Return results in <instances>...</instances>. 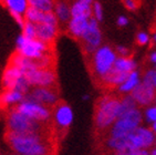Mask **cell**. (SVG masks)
<instances>
[{
	"label": "cell",
	"instance_id": "d4e9b609",
	"mask_svg": "<svg viewBox=\"0 0 156 155\" xmlns=\"http://www.w3.org/2000/svg\"><path fill=\"white\" fill-rule=\"evenodd\" d=\"M54 5H55L54 0H29V7H32L44 13L53 11Z\"/></svg>",
	"mask_w": 156,
	"mask_h": 155
},
{
	"label": "cell",
	"instance_id": "44dd1931",
	"mask_svg": "<svg viewBox=\"0 0 156 155\" xmlns=\"http://www.w3.org/2000/svg\"><path fill=\"white\" fill-rule=\"evenodd\" d=\"M53 12L55 17H57L58 21H59V23L62 24L68 23V21L72 17L71 16V7L64 0H58V1H55Z\"/></svg>",
	"mask_w": 156,
	"mask_h": 155
},
{
	"label": "cell",
	"instance_id": "f6af8a7d",
	"mask_svg": "<svg viewBox=\"0 0 156 155\" xmlns=\"http://www.w3.org/2000/svg\"><path fill=\"white\" fill-rule=\"evenodd\" d=\"M154 104H155V105H156V99H155V103H154Z\"/></svg>",
	"mask_w": 156,
	"mask_h": 155
},
{
	"label": "cell",
	"instance_id": "8992f818",
	"mask_svg": "<svg viewBox=\"0 0 156 155\" xmlns=\"http://www.w3.org/2000/svg\"><path fill=\"white\" fill-rule=\"evenodd\" d=\"M51 47L39 39H28L22 34L16 40V52L31 60H39L47 53H51Z\"/></svg>",
	"mask_w": 156,
	"mask_h": 155
},
{
	"label": "cell",
	"instance_id": "ee69618b",
	"mask_svg": "<svg viewBox=\"0 0 156 155\" xmlns=\"http://www.w3.org/2000/svg\"><path fill=\"white\" fill-rule=\"evenodd\" d=\"M152 39H153V42H154V43H155V45H156V31H155V32H154V34H153V38H152Z\"/></svg>",
	"mask_w": 156,
	"mask_h": 155
},
{
	"label": "cell",
	"instance_id": "7bdbcfd3",
	"mask_svg": "<svg viewBox=\"0 0 156 155\" xmlns=\"http://www.w3.org/2000/svg\"><path fill=\"white\" fill-rule=\"evenodd\" d=\"M79 1H83V2H87V3H90V5H92L95 0H79Z\"/></svg>",
	"mask_w": 156,
	"mask_h": 155
},
{
	"label": "cell",
	"instance_id": "4fadbf2b",
	"mask_svg": "<svg viewBox=\"0 0 156 155\" xmlns=\"http://www.w3.org/2000/svg\"><path fill=\"white\" fill-rule=\"evenodd\" d=\"M74 113L68 103L59 102L52 109V121L59 131H66L72 125Z\"/></svg>",
	"mask_w": 156,
	"mask_h": 155
},
{
	"label": "cell",
	"instance_id": "603a6c76",
	"mask_svg": "<svg viewBox=\"0 0 156 155\" xmlns=\"http://www.w3.org/2000/svg\"><path fill=\"white\" fill-rule=\"evenodd\" d=\"M71 16L72 17H85L92 18V5L83 1L74 0L71 5Z\"/></svg>",
	"mask_w": 156,
	"mask_h": 155
},
{
	"label": "cell",
	"instance_id": "5b68a950",
	"mask_svg": "<svg viewBox=\"0 0 156 155\" xmlns=\"http://www.w3.org/2000/svg\"><path fill=\"white\" fill-rule=\"evenodd\" d=\"M143 111L140 107L122 114L108 131V136L119 137L127 135L143 123Z\"/></svg>",
	"mask_w": 156,
	"mask_h": 155
},
{
	"label": "cell",
	"instance_id": "4316f807",
	"mask_svg": "<svg viewBox=\"0 0 156 155\" xmlns=\"http://www.w3.org/2000/svg\"><path fill=\"white\" fill-rule=\"evenodd\" d=\"M120 104H121V115L129 111H132L136 109L137 104H136L135 100L133 99L131 94H125V96H120Z\"/></svg>",
	"mask_w": 156,
	"mask_h": 155
},
{
	"label": "cell",
	"instance_id": "836d02e7",
	"mask_svg": "<svg viewBox=\"0 0 156 155\" xmlns=\"http://www.w3.org/2000/svg\"><path fill=\"white\" fill-rule=\"evenodd\" d=\"M136 151L137 150H133L131 147H125V149H122L120 151L113 152L112 155H136Z\"/></svg>",
	"mask_w": 156,
	"mask_h": 155
},
{
	"label": "cell",
	"instance_id": "1f68e13d",
	"mask_svg": "<svg viewBox=\"0 0 156 155\" xmlns=\"http://www.w3.org/2000/svg\"><path fill=\"white\" fill-rule=\"evenodd\" d=\"M114 50L116 52L117 57H129V54H131L129 49L125 45H116V48Z\"/></svg>",
	"mask_w": 156,
	"mask_h": 155
},
{
	"label": "cell",
	"instance_id": "9c48e42d",
	"mask_svg": "<svg viewBox=\"0 0 156 155\" xmlns=\"http://www.w3.org/2000/svg\"><path fill=\"white\" fill-rule=\"evenodd\" d=\"M81 41L84 53L87 54L89 57L92 56L94 53V51L102 45L103 36L99 21L95 20L94 18H90L87 28L84 34L82 36Z\"/></svg>",
	"mask_w": 156,
	"mask_h": 155
},
{
	"label": "cell",
	"instance_id": "cb8c5ba5",
	"mask_svg": "<svg viewBox=\"0 0 156 155\" xmlns=\"http://www.w3.org/2000/svg\"><path fill=\"white\" fill-rule=\"evenodd\" d=\"M113 68L117 71L129 74L134 70H137V63L131 57H117Z\"/></svg>",
	"mask_w": 156,
	"mask_h": 155
},
{
	"label": "cell",
	"instance_id": "bcb514c9",
	"mask_svg": "<svg viewBox=\"0 0 156 155\" xmlns=\"http://www.w3.org/2000/svg\"><path fill=\"white\" fill-rule=\"evenodd\" d=\"M155 147H156V142H155Z\"/></svg>",
	"mask_w": 156,
	"mask_h": 155
},
{
	"label": "cell",
	"instance_id": "484cf974",
	"mask_svg": "<svg viewBox=\"0 0 156 155\" xmlns=\"http://www.w3.org/2000/svg\"><path fill=\"white\" fill-rule=\"evenodd\" d=\"M44 12H41L39 10L34 9L32 7H29L28 10L24 13V19L28 22H32L34 24H39L42 23L43 20H44Z\"/></svg>",
	"mask_w": 156,
	"mask_h": 155
},
{
	"label": "cell",
	"instance_id": "8fae6325",
	"mask_svg": "<svg viewBox=\"0 0 156 155\" xmlns=\"http://www.w3.org/2000/svg\"><path fill=\"white\" fill-rule=\"evenodd\" d=\"M26 96L33 100V101L38 102L40 104L50 107V109H53L60 102L59 92L54 88H44V87L31 88V90L29 91V93Z\"/></svg>",
	"mask_w": 156,
	"mask_h": 155
},
{
	"label": "cell",
	"instance_id": "52a82bcc",
	"mask_svg": "<svg viewBox=\"0 0 156 155\" xmlns=\"http://www.w3.org/2000/svg\"><path fill=\"white\" fill-rule=\"evenodd\" d=\"M15 109L23 115L28 116L29 119L34 120V121L42 123V124H47L52 119V109L40 104V103L33 101L27 96Z\"/></svg>",
	"mask_w": 156,
	"mask_h": 155
},
{
	"label": "cell",
	"instance_id": "60d3db41",
	"mask_svg": "<svg viewBox=\"0 0 156 155\" xmlns=\"http://www.w3.org/2000/svg\"><path fill=\"white\" fill-rule=\"evenodd\" d=\"M82 100H83V101H89V100H90V94H87V93L83 94V96H82Z\"/></svg>",
	"mask_w": 156,
	"mask_h": 155
},
{
	"label": "cell",
	"instance_id": "e0dca14e",
	"mask_svg": "<svg viewBox=\"0 0 156 155\" xmlns=\"http://www.w3.org/2000/svg\"><path fill=\"white\" fill-rule=\"evenodd\" d=\"M26 98V94L15 89L3 90V92L0 96V106L12 109L22 102Z\"/></svg>",
	"mask_w": 156,
	"mask_h": 155
},
{
	"label": "cell",
	"instance_id": "d590c367",
	"mask_svg": "<svg viewBox=\"0 0 156 155\" xmlns=\"http://www.w3.org/2000/svg\"><path fill=\"white\" fill-rule=\"evenodd\" d=\"M12 18L15 19L16 23L18 24L19 27L22 28V26L24 24V22H26V19H24V16H21V15H11Z\"/></svg>",
	"mask_w": 156,
	"mask_h": 155
},
{
	"label": "cell",
	"instance_id": "7402d4cb",
	"mask_svg": "<svg viewBox=\"0 0 156 155\" xmlns=\"http://www.w3.org/2000/svg\"><path fill=\"white\" fill-rule=\"evenodd\" d=\"M10 15L24 16L29 8V0H2Z\"/></svg>",
	"mask_w": 156,
	"mask_h": 155
},
{
	"label": "cell",
	"instance_id": "b9f144b4",
	"mask_svg": "<svg viewBox=\"0 0 156 155\" xmlns=\"http://www.w3.org/2000/svg\"><path fill=\"white\" fill-rule=\"evenodd\" d=\"M150 155H156V147L154 146L153 149L150 150Z\"/></svg>",
	"mask_w": 156,
	"mask_h": 155
},
{
	"label": "cell",
	"instance_id": "9a60e30c",
	"mask_svg": "<svg viewBox=\"0 0 156 155\" xmlns=\"http://www.w3.org/2000/svg\"><path fill=\"white\" fill-rule=\"evenodd\" d=\"M89 20L90 18H85V17H71V19L66 24L68 34L76 40H81L82 36L87 28Z\"/></svg>",
	"mask_w": 156,
	"mask_h": 155
},
{
	"label": "cell",
	"instance_id": "3957f363",
	"mask_svg": "<svg viewBox=\"0 0 156 155\" xmlns=\"http://www.w3.org/2000/svg\"><path fill=\"white\" fill-rule=\"evenodd\" d=\"M117 54L111 45H102L90 56V68L94 78L101 80L113 69Z\"/></svg>",
	"mask_w": 156,
	"mask_h": 155
},
{
	"label": "cell",
	"instance_id": "d6986e66",
	"mask_svg": "<svg viewBox=\"0 0 156 155\" xmlns=\"http://www.w3.org/2000/svg\"><path fill=\"white\" fill-rule=\"evenodd\" d=\"M9 63L16 66L17 68H19L21 71L24 72V74L29 71H32V70H36V69H39V64L37 62L36 60H31V59H28V58L23 57V56H21V54L15 53L12 54L11 58H10V61Z\"/></svg>",
	"mask_w": 156,
	"mask_h": 155
},
{
	"label": "cell",
	"instance_id": "7c38bea8",
	"mask_svg": "<svg viewBox=\"0 0 156 155\" xmlns=\"http://www.w3.org/2000/svg\"><path fill=\"white\" fill-rule=\"evenodd\" d=\"M131 96L135 100L138 107H146L155 103L156 89L151 81L142 80L141 83L133 90Z\"/></svg>",
	"mask_w": 156,
	"mask_h": 155
},
{
	"label": "cell",
	"instance_id": "d6a6232c",
	"mask_svg": "<svg viewBox=\"0 0 156 155\" xmlns=\"http://www.w3.org/2000/svg\"><path fill=\"white\" fill-rule=\"evenodd\" d=\"M124 6L129 11H135L138 8V2L136 0H124Z\"/></svg>",
	"mask_w": 156,
	"mask_h": 155
},
{
	"label": "cell",
	"instance_id": "74e56055",
	"mask_svg": "<svg viewBox=\"0 0 156 155\" xmlns=\"http://www.w3.org/2000/svg\"><path fill=\"white\" fill-rule=\"evenodd\" d=\"M151 82L153 83L154 88L156 89V68L152 69V77H151Z\"/></svg>",
	"mask_w": 156,
	"mask_h": 155
},
{
	"label": "cell",
	"instance_id": "2e32d148",
	"mask_svg": "<svg viewBox=\"0 0 156 155\" xmlns=\"http://www.w3.org/2000/svg\"><path fill=\"white\" fill-rule=\"evenodd\" d=\"M59 36V26L48 23L37 24V39L51 47Z\"/></svg>",
	"mask_w": 156,
	"mask_h": 155
},
{
	"label": "cell",
	"instance_id": "f35d334b",
	"mask_svg": "<svg viewBox=\"0 0 156 155\" xmlns=\"http://www.w3.org/2000/svg\"><path fill=\"white\" fill-rule=\"evenodd\" d=\"M136 155H150V150H137Z\"/></svg>",
	"mask_w": 156,
	"mask_h": 155
},
{
	"label": "cell",
	"instance_id": "e575fe53",
	"mask_svg": "<svg viewBox=\"0 0 156 155\" xmlns=\"http://www.w3.org/2000/svg\"><path fill=\"white\" fill-rule=\"evenodd\" d=\"M116 24L119 27H126L129 24V18L125 17V16H120L116 19Z\"/></svg>",
	"mask_w": 156,
	"mask_h": 155
},
{
	"label": "cell",
	"instance_id": "83f0119b",
	"mask_svg": "<svg viewBox=\"0 0 156 155\" xmlns=\"http://www.w3.org/2000/svg\"><path fill=\"white\" fill-rule=\"evenodd\" d=\"M21 34L28 39H36L37 38V24L26 21L24 24L22 26V28H21Z\"/></svg>",
	"mask_w": 156,
	"mask_h": 155
},
{
	"label": "cell",
	"instance_id": "8d00e7d4",
	"mask_svg": "<svg viewBox=\"0 0 156 155\" xmlns=\"http://www.w3.org/2000/svg\"><path fill=\"white\" fill-rule=\"evenodd\" d=\"M150 62L154 66V68H156V50L151 52L150 54Z\"/></svg>",
	"mask_w": 156,
	"mask_h": 155
},
{
	"label": "cell",
	"instance_id": "7a4b0ae2",
	"mask_svg": "<svg viewBox=\"0 0 156 155\" xmlns=\"http://www.w3.org/2000/svg\"><path fill=\"white\" fill-rule=\"evenodd\" d=\"M121 116L120 96L103 94L96 102L94 124L98 131H108L114 122Z\"/></svg>",
	"mask_w": 156,
	"mask_h": 155
},
{
	"label": "cell",
	"instance_id": "30bf717a",
	"mask_svg": "<svg viewBox=\"0 0 156 155\" xmlns=\"http://www.w3.org/2000/svg\"><path fill=\"white\" fill-rule=\"evenodd\" d=\"M26 79L31 88H54L57 84V73L52 68H39L29 71L26 73Z\"/></svg>",
	"mask_w": 156,
	"mask_h": 155
},
{
	"label": "cell",
	"instance_id": "6da1fadb",
	"mask_svg": "<svg viewBox=\"0 0 156 155\" xmlns=\"http://www.w3.org/2000/svg\"><path fill=\"white\" fill-rule=\"evenodd\" d=\"M6 142L17 155H51L52 146L44 133L7 132Z\"/></svg>",
	"mask_w": 156,
	"mask_h": 155
},
{
	"label": "cell",
	"instance_id": "ba28073f",
	"mask_svg": "<svg viewBox=\"0 0 156 155\" xmlns=\"http://www.w3.org/2000/svg\"><path fill=\"white\" fill-rule=\"evenodd\" d=\"M126 146L133 150H151L155 146L156 135L147 125H140L125 135Z\"/></svg>",
	"mask_w": 156,
	"mask_h": 155
},
{
	"label": "cell",
	"instance_id": "f1b7e54d",
	"mask_svg": "<svg viewBox=\"0 0 156 155\" xmlns=\"http://www.w3.org/2000/svg\"><path fill=\"white\" fill-rule=\"evenodd\" d=\"M143 120L145 121L146 124L151 125L153 122L156 121V105H150V106L144 107L143 111Z\"/></svg>",
	"mask_w": 156,
	"mask_h": 155
},
{
	"label": "cell",
	"instance_id": "ab89813d",
	"mask_svg": "<svg viewBox=\"0 0 156 155\" xmlns=\"http://www.w3.org/2000/svg\"><path fill=\"white\" fill-rule=\"evenodd\" d=\"M150 128H152V131H153V132H154V134L156 135V121H155V122L152 123V124H151Z\"/></svg>",
	"mask_w": 156,
	"mask_h": 155
},
{
	"label": "cell",
	"instance_id": "ffe728a7",
	"mask_svg": "<svg viewBox=\"0 0 156 155\" xmlns=\"http://www.w3.org/2000/svg\"><path fill=\"white\" fill-rule=\"evenodd\" d=\"M126 77H127V73H123V72H121V71H117V70H115V69L113 68L111 71L108 72L105 77H103L99 82L102 84V85H104V87L117 88L123 83L124 80L126 79Z\"/></svg>",
	"mask_w": 156,
	"mask_h": 155
},
{
	"label": "cell",
	"instance_id": "f546056e",
	"mask_svg": "<svg viewBox=\"0 0 156 155\" xmlns=\"http://www.w3.org/2000/svg\"><path fill=\"white\" fill-rule=\"evenodd\" d=\"M103 13H104V11H103L102 5H101V2L95 0L92 3V18H94L100 22L103 20Z\"/></svg>",
	"mask_w": 156,
	"mask_h": 155
},
{
	"label": "cell",
	"instance_id": "5bb4252c",
	"mask_svg": "<svg viewBox=\"0 0 156 155\" xmlns=\"http://www.w3.org/2000/svg\"><path fill=\"white\" fill-rule=\"evenodd\" d=\"M24 77H26V74H24L23 71H21L19 68L9 63L7 66V68L5 69V71L2 73V78H1V83H2L3 89H15L17 87V84Z\"/></svg>",
	"mask_w": 156,
	"mask_h": 155
},
{
	"label": "cell",
	"instance_id": "ac0fdd59",
	"mask_svg": "<svg viewBox=\"0 0 156 155\" xmlns=\"http://www.w3.org/2000/svg\"><path fill=\"white\" fill-rule=\"evenodd\" d=\"M142 81V74L137 70H134L131 73L127 74L126 79L124 80V82L121 84L120 87H117V92L122 94V96H125V94H131L133 92V90L137 87L138 84L141 83Z\"/></svg>",
	"mask_w": 156,
	"mask_h": 155
},
{
	"label": "cell",
	"instance_id": "4dcf8cb0",
	"mask_svg": "<svg viewBox=\"0 0 156 155\" xmlns=\"http://www.w3.org/2000/svg\"><path fill=\"white\" fill-rule=\"evenodd\" d=\"M151 36L146 31H140L137 32L136 34V42H137V45H150L151 42Z\"/></svg>",
	"mask_w": 156,
	"mask_h": 155
},
{
	"label": "cell",
	"instance_id": "277c9868",
	"mask_svg": "<svg viewBox=\"0 0 156 155\" xmlns=\"http://www.w3.org/2000/svg\"><path fill=\"white\" fill-rule=\"evenodd\" d=\"M7 132L13 133H43L44 124L29 119L17 111L15 107L9 109L6 117Z\"/></svg>",
	"mask_w": 156,
	"mask_h": 155
},
{
	"label": "cell",
	"instance_id": "7dc6e473",
	"mask_svg": "<svg viewBox=\"0 0 156 155\" xmlns=\"http://www.w3.org/2000/svg\"><path fill=\"white\" fill-rule=\"evenodd\" d=\"M15 155H17V154H15Z\"/></svg>",
	"mask_w": 156,
	"mask_h": 155
}]
</instances>
